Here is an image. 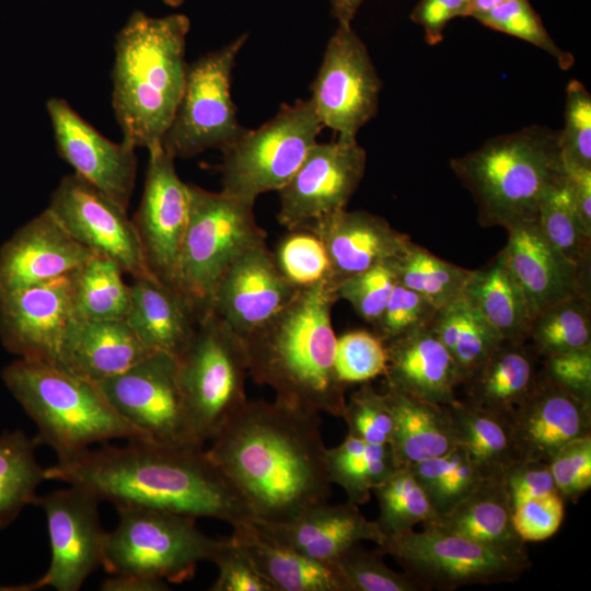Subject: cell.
<instances>
[{"mask_svg": "<svg viewBox=\"0 0 591 591\" xmlns=\"http://www.w3.org/2000/svg\"><path fill=\"white\" fill-rule=\"evenodd\" d=\"M321 427L318 413L278 399L246 401L207 451L252 519L288 521L332 495Z\"/></svg>", "mask_w": 591, "mask_h": 591, "instance_id": "cell-1", "label": "cell"}, {"mask_svg": "<svg viewBox=\"0 0 591 591\" xmlns=\"http://www.w3.org/2000/svg\"><path fill=\"white\" fill-rule=\"evenodd\" d=\"M45 479L84 487L115 507H141L234 525L253 518L236 487L202 445L129 440L45 468Z\"/></svg>", "mask_w": 591, "mask_h": 591, "instance_id": "cell-2", "label": "cell"}, {"mask_svg": "<svg viewBox=\"0 0 591 591\" xmlns=\"http://www.w3.org/2000/svg\"><path fill=\"white\" fill-rule=\"evenodd\" d=\"M335 287L323 280L300 289L267 324L244 341L248 376L270 386L276 399L341 417L345 389L335 370L332 309Z\"/></svg>", "mask_w": 591, "mask_h": 591, "instance_id": "cell-3", "label": "cell"}, {"mask_svg": "<svg viewBox=\"0 0 591 591\" xmlns=\"http://www.w3.org/2000/svg\"><path fill=\"white\" fill-rule=\"evenodd\" d=\"M190 22L134 11L115 38L112 106L123 140L147 150L161 144L181 96Z\"/></svg>", "mask_w": 591, "mask_h": 591, "instance_id": "cell-4", "label": "cell"}, {"mask_svg": "<svg viewBox=\"0 0 591 591\" xmlns=\"http://www.w3.org/2000/svg\"><path fill=\"white\" fill-rule=\"evenodd\" d=\"M471 193L483 227L535 219L546 194L565 178L558 130L532 125L486 140L450 161Z\"/></svg>", "mask_w": 591, "mask_h": 591, "instance_id": "cell-5", "label": "cell"}, {"mask_svg": "<svg viewBox=\"0 0 591 591\" xmlns=\"http://www.w3.org/2000/svg\"><path fill=\"white\" fill-rule=\"evenodd\" d=\"M1 376L35 422L38 445H49L58 461L111 439L150 440L114 409L94 383L56 364L20 358L4 367Z\"/></svg>", "mask_w": 591, "mask_h": 591, "instance_id": "cell-6", "label": "cell"}, {"mask_svg": "<svg viewBox=\"0 0 591 591\" xmlns=\"http://www.w3.org/2000/svg\"><path fill=\"white\" fill-rule=\"evenodd\" d=\"M116 528L105 532L101 566L109 575H138L172 583L212 561L222 540L202 533L193 517L141 507H116Z\"/></svg>", "mask_w": 591, "mask_h": 591, "instance_id": "cell-7", "label": "cell"}, {"mask_svg": "<svg viewBox=\"0 0 591 591\" xmlns=\"http://www.w3.org/2000/svg\"><path fill=\"white\" fill-rule=\"evenodd\" d=\"M190 210L176 273V289L198 318L209 313L213 290L244 250L266 240L254 205L190 185Z\"/></svg>", "mask_w": 591, "mask_h": 591, "instance_id": "cell-8", "label": "cell"}, {"mask_svg": "<svg viewBox=\"0 0 591 591\" xmlns=\"http://www.w3.org/2000/svg\"><path fill=\"white\" fill-rule=\"evenodd\" d=\"M177 359V374L193 432L201 444L212 440L247 401L244 341L215 314L198 321Z\"/></svg>", "mask_w": 591, "mask_h": 591, "instance_id": "cell-9", "label": "cell"}, {"mask_svg": "<svg viewBox=\"0 0 591 591\" xmlns=\"http://www.w3.org/2000/svg\"><path fill=\"white\" fill-rule=\"evenodd\" d=\"M323 126L311 100L283 104L257 129L222 149L221 192L254 205L264 193L281 189L298 171Z\"/></svg>", "mask_w": 591, "mask_h": 591, "instance_id": "cell-10", "label": "cell"}, {"mask_svg": "<svg viewBox=\"0 0 591 591\" xmlns=\"http://www.w3.org/2000/svg\"><path fill=\"white\" fill-rule=\"evenodd\" d=\"M386 535L378 549L392 556L420 590L511 582L530 567L528 553H509L431 525Z\"/></svg>", "mask_w": 591, "mask_h": 591, "instance_id": "cell-11", "label": "cell"}, {"mask_svg": "<svg viewBox=\"0 0 591 591\" xmlns=\"http://www.w3.org/2000/svg\"><path fill=\"white\" fill-rule=\"evenodd\" d=\"M247 35L187 65L183 94L161 146L174 159L207 149H224L244 131L236 117L230 85L236 56Z\"/></svg>", "mask_w": 591, "mask_h": 591, "instance_id": "cell-12", "label": "cell"}, {"mask_svg": "<svg viewBox=\"0 0 591 591\" xmlns=\"http://www.w3.org/2000/svg\"><path fill=\"white\" fill-rule=\"evenodd\" d=\"M94 384L114 409L150 440L204 445L187 416L174 356L151 352L126 371Z\"/></svg>", "mask_w": 591, "mask_h": 591, "instance_id": "cell-13", "label": "cell"}, {"mask_svg": "<svg viewBox=\"0 0 591 591\" xmlns=\"http://www.w3.org/2000/svg\"><path fill=\"white\" fill-rule=\"evenodd\" d=\"M381 88L367 46L350 24L339 23L311 86L310 100L322 126L339 139L357 140L378 112Z\"/></svg>", "mask_w": 591, "mask_h": 591, "instance_id": "cell-14", "label": "cell"}, {"mask_svg": "<svg viewBox=\"0 0 591 591\" xmlns=\"http://www.w3.org/2000/svg\"><path fill=\"white\" fill-rule=\"evenodd\" d=\"M90 252L115 262L132 279L152 275L127 209L77 174L62 177L47 207Z\"/></svg>", "mask_w": 591, "mask_h": 591, "instance_id": "cell-15", "label": "cell"}, {"mask_svg": "<svg viewBox=\"0 0 591 591\" xmlns=\"http://www.w3.org/2000/svg\"><path fill=\"white\" fill-rule=\"evenodd\" d=\"M366 165L367 152L357 140L315 142L278 190V221L287 230L308 228L345 209L363 178Z\"/></svg>", "mask_w": 591, "mask_h": 591, "instance_id": "cell-16", "label": "cell"}, {"mask_svg": "<svg viewBox=\"0 0 591 591\" xmlns=\"http://www.w3.org/2000/svg\"><path fill=\"white\" fill-rule=\"evenodd\" d=\"M100 499L89 489L70 485L39 497L47 520L51 559L35 582L37 589L78 591L102 563L105 532L99 517Z\"/></svg>", "mask_w": 591, "mask_h": 591, "instance_id": "cell-17", "label": "cell"}, {"mask_svg": "<svg viewBox=\"0 0 591 591\" xmlns=\"http://www.w3.org/2000/svg\"><path fill=\"white\" fill-rule=\"evenodd\" d=\"M148 152L143 193L132 222L149 270L176 289L177 265L190 210V185L179 178L175 159L161 144Z\"/></svg>", "mask_w": 591, "mask_h": 591, "instance_id": "cell-18", "label": "cell"}, {"mask_svg": "<svg viewBox=\"0 0 591 591\" xmlns=\"http://www.w3.org/2000/svg\"><path fill=\"white\" fill-rule=\"evenodd\" d=\"M299 290L278 270L264 240L244 250L227 267L213 290L209 313L245 340L275 317Z\"/></svg>", "mask_w": 591, "mask_h": 591, "instance_id": "cell-19", "label": "cell"}, {"mask_svg": "<svg viewBox=\"0 0 591 591\" xmlns=\"http://www.w3.org/2000/svg\"><path fill=\"white\" fill-rule=\"evenodd\" d=\"M72 273L0 293V339L8 351L57 366L63 335L76 316Z\"/></svg>", "mask_w": 591, "mask_h": 591, "instance_id": "cell-20", "label": "cell"}, {"mask_svg": "<svg viewBox=\"0 0 591 591\" xmlns=\"http://www.w3.org/2000/svg\"><path fill=\"white\" fill-rule=\"evenodd\" d=\"M59 155L108 198L128 209L137 176V155L128 142H114L59 97L47 101Z\"/></svg>", "mask_w": 591, "mask_h": 591, "instance_id": "cell-21", "label": "cell"}, {"mask_svg": "<svg viewBox=\"0 0 591 591\" xmlns=\"http://www.w3.org/2000/svg\"><path fill=\"white\" fill-rule=\"evenodd\" d=\"M92 255L46 208L1 246L0 293L68 275Z\"/></svg>", "mask_w": 591, "mask_h": 591, "instance_id": "cell-22", "label": "cell"}, {"mask_svg": "<svg viewBox=\"0 0 591 591\" xmlns=\"http://www.w3.org/2000/svg\"><path fill=\"white\" fill-rule=\"evenodd\" d=\"M520 460L548 463L570 442L591 434V403L540 375L535 387L511 418Z\"/></svg>", "mask_w": 591, "mask_h": 591, "instance_id": "cell-23", "label": "cell"}, {"mask_svg": "<svg viewBox=\"0 0 591 591\" xmlns=\"http://www.w3.org/2000/svg\"><path fill=\"white\" fill-rule=\"evenodd\" d=\"M506 230L508 241L502 251L533 317L573 294H590L589 277L547 241L536 218Z\"/></svg>", "mask_w": 591, "mask_h": 591, "instance_id": "cell-24", "label": "cell"}, {"mask_svg": "<svg viewBox=\"0 0 591 591\" xmlns=\"http://www.w3.org/2000/svg\"><path fill=\"white\" fill-rule=\"evenodd\" d=\"M257 531L267 538L322 563H333L343 552L361 541L381 544L385 535L376 521H370L357 505L312 507L282 522L251 519Z\"/></svg>", "mask_w": 591, "mask_h": 591, "instance_id": "cell-25", "label": "cell"}, {"mask_svg": "<svg viewBox=\"0 0 591 591\" xmlns=\"http://www.w3.org/2000/svg\"><path fill=\"white\" fill-rule=\"evenodd\" d=\"M305 229L317 234L326 248L331 265L328 280L334 287L374 265L397 258L412 241L383 217L346 208Z\"/></svg>", "mask_w": 591, "mask_h": 591, "instance_id": "cell-26", "label": "cell"}, {"mask_svg": "<svg viewBox=\"0 0 591 591\" xmlns=\"http://www.w3.org/2000/svg\"><path fill=\"white\" fill-rule=\"evenodd\" d=\"M151 352L126 320L94 321L74 316L63 335L57 366L99 383L126 371Z\"/></svg>", "mask_w": 591, "mask_h": 591, "instance_id": "cell-27", "label": "cell"}, {"mask_svg": "<svg viewBox=\"0 0 591 591\" xmlns=\"http://www.w3.org/2000/svg\"><path fill=\"white\" fill-rule=\"evenodd\" d=\"M385 347V385L445 406L457 399L459 370L431 326L402 335Z\"/></svg>", "mask_w": 591, "mask_h": 591, "instance_id": "cell-28", "label": "cell"}, {"mask_svg": "<svg viewBox=\"0 0 591 591\" xmlns=\"http://www.w3.org/2000/svg\"><path fill=\"white\" fill-rule=\"evenodd\" d=\"M126 316L139 340L150 350L178 358L189 344L198 316L190 302L153 275L134 279Z\"/></svg>", "mask_w": 591, "mask_h": 591, "instance_id": "cell-29", "label": "cell"}, {"mask_svg": "<svg viewBox=\"0 0 591 591\" xmlns=\"http://www.w3.org/2000/svg\"><path fill=\"white\" fill-rule=\"evenodd\" d=\"M536 356L525 341L502 340L463 381L465 402L511 421L537 383Z\"/></svg>", "mask_w": 591, "mask_h": 591, "instance_id": "cell-30", "label": "cell"}, {"mask_svg": "<svg viewBox=\"0 0 591 591\" xmlns=\"http://www.w3.org/2000/svg\"><path fill=\"white\" fill-rule=\"evenodd\" d=\"M393 417L391 449L401 467L441 456L455 445L449 407L385 385Z\"/></svg>", "mask_w": 591, "mask_h": 591, "instance_id": "cell-31", "label": "cell"}, {"mask_svg": "<svg viewBox=\"0 0 591 591\" xmlns=\"http://www.w3.org/2000/svg\"><path fill=\"white\" fill-rule=\"evenodd\" d=\"M230 536L274 591H346L335 566L309 558L263 534L250 520L234 525Z\"/></svg>", "mask_w": 591, "mask_h": 591, "instance_id": "cell-32", "label": "cell"}, {"mask_svg": "<svg viewBox=\"0 0 591 591\" xmlns=\"http://www.w3.org/2000/svg\"><path fill=\"white\" fill-rule=\"evenodd\" d=\"M512 506L501 477L489 478L434 521L424 524L509 553H528L515 533Z\"/></svg>", "mask_w": 591, "mask_h": 591, "instance_id": "cell-33", "label": "cell"}, {"mask_svg": "<svg viewBox=\"0 0 591 591\" xmlns=\"http://www.w3.org/2000/svg\"><path fill=\"white\" fill-rule=\"evenodd\" d=\"M463 297L502 339H529L533 315L502 250L484 267L471 270Z\"/></svg>", "mask_w": 591, "mask_h": 591, "instance_id": "cell-34", "label": "cell"}, {"mask_svg": "<svg viewBox=\"0 0 591 591\" xmlns=\"http://www.w3.org/2000/svg\"><path fill=\"white\" fill-rule=\"evenodd\" d=\"M448 407L456 445L488 476L502 477L520 460L509 419L460 399Z\"/></svg>", "mask_w": 591, "mask_h": 591, "instance_id": "cell-35", "label": "cell"}, {"mask_svg": "<svg viewBox=\"0 0 591 591\" xmlns=\"http://www.w3.org/2000/svg\"><path fill=\"white\" fill-rule=\"evenodd\" d=\"M399 467L390 444L369 443L350 434L326 450L331 483L339 485L347 501L357 506L369 501L372 490Z\"/></svg>", "mask_w": 591, "mask_h": 591, "instance_id": "cell-36", "label": "cell"}, {"mask_svg": "<svg viewBox=\"0 0 591 591\" xmlns=\"http://www.w3.org/2000/svg\"><path fill=\"white\" fill-rule=\"evenodd\" d=\"M430 326L452 357L462 383L505 340L463 294L439 309Z\"/></svg>", "mask_w": 591, "mask_h": 591, "instance_id": "cell-37", "label": "cell"}, {"mask_svg": "<svg viewBox=\"0 0 591 591\" xmlns=\"http://www.w3.org/2000/svg\"><path fill=\"white\" fill-rule=\"evenodd\" d=\"M124 271L107 257L93 254L72 273L74 315L94 321L125 320L130 309V286Z\"/></svg>", "mask_w": 591, "mask_h": 591, "instance_id": "cell-38", "label": "cell"}, {"mask_svg": "<svg viewBox=\"0 0 591 591\" xmlns=\"http://www.w3.org/2000/svg\"><path fill=\"white\" fill-rule=\"evenodd\" d=\"M37 445L21 430L0 436V529L37 503L36 489L45 480V468L35 459Z\"/></svg>", "mask_w": 591, "mask_h": 591, "instance_id": "cell-39", "label": "cell"}, {"mask_svg": "<svg viewBox=\"0 0 591 591\" xmlns=\"http://www.w3.org/2000/svg\"><path fill=\"white\" fill-rule=\"evenodd\" d=\"M438 517L447 513L489 478L460 445L409 466ZM499 478V477H498Z\"/></svg>", "mask_w": 591, "mask_h": 591, "instance_id": "cell-40", "label": "cell"}, {"mask_svg": "<svg viewBox=\"0 0 591 591\" xmlns=\"http://www.w3.org/2000/svg\"><path fill=\"white\" fill-rule=\"evenodd\" d=\"M395 268L397 282L420 294L437 310L463 294L471 273L412 241L395 259Z\"/></svg>", "mask_w": 591, "mask_h": 591, "instance_id": "cell-41", "label": "cell"}, {"mask_svg": "<svg viewBox=\"0 0 591 591\" xmlns=\"http://www.w3.org/2000/svg\"><path fill=\"white\" fill-rule=\"evenodd\" d=\"M529 339L543 358L591 346L590 294H573L536 314Z\"/></svg>", "mask_w": 591, "mask_h": 591, "instance_id": "cell-42", "label": "cell"}, {"mask_svg": "<svg viewBox=\"0 0 591 591\" xmlns=\"http://www.w3.org/2000/svg\"><path fill=\"white\" fill-rule=\"evenodd\" d=\"M565 178L543 198L536 221L547 241L589 277L591 233L575 209Z\"/></svg>", "mask_w": 591, "mask_h": 591, "instance_id": "cell-43", "label": "cell"}, {"mask_svg": "<svg viewBox=\"0 0 591 591\" xmlns=\"http://www.w3.org/2000/svg\"><path fill=\"white\" fill-rule=\"evenodd\" d=\"M372 493L380 506L376 523L385 536L414 530L415 525H424L438 518L409 467L396 470Z\"/></svg>", "mask_w": 591, "mask_h": 591, "instance_id": "cell-44", "label": "cell"}, {"mask_svg": "<svg viewBox=\"0 0 591 591\" xmlns=\"http://www.w3.org/2000/svg\"><path fill=\"white\" fill-rule=\"evenodd\" d=\"M273 254L278 270L298 289L329 279L331 265L326 248L310 229L288 230Z\"/></svg>", "mask_w": 591, "mask_h": 591, "instance_id": "cell-45", "label": "cell"}, {"mask_svg": "<svg viewBox=\"0 0 591 591\" xmlns=\"http://www.w3.org/2000/svg\"><path fill=\"white\" fill-rule=\"evenodd\" d=\"M379 549L364 548L360 542L343 552L332 564L346 591H419L406 572L392 570Z\"/></svg>", "mask_w": 591, "mask_h": 591, "instance_id": "cell-46", "label": "cell"}, {"mask_svg": "<svg viewBox=\"0 0 591 591\" xmlns=\"http://www.w3.org/2000/svg\"><path fill=\"white\" fill-rule=\"evenodd\" d=\"M483 25L525 40L551 55L563 70L575 63L573 55L561 49L546 31L529 0H510L477 19Z\"/></svg>", "mask_w": 591, "mask_h": 591, "instance_id": "cell-47", "label": "cell"}, {"mask_svg": "<svg viewBox=\"0 0 591 591\" xmlns=\"http://www.w3.org/2000/svg\"><path fill=\"white\" fill-rule=\"evenodd\" d=\"M385 344L373 332H346L336 340L335 370L341 384L364 383L385 374Z\"/></svg>", "mask_w": 591, "mask_h": 591, "instance_id": "cell-48", "label": "cell"}, {"mask_svg": "<svg viewBox=\"0 0 591 591\" xmlns=\"http://www.w3.org/2000/svg\"><path fill=\"white\" fill-rule=\"evenodd\" d=\"M395 259L380 263L340 281L335 287L337 300L349 302L355 312L373 326L397 283Z\"/></svg>", "mask_w": 591, "mask_h": 591, "instance_id": "cell-49", "label": "cell"}, {"mask_svg": "<svg viewBox=\"0 0 591 591\" xmlns=\"http://www.w3.org/2000/svg\"><path fill=\"white\" fill-rule=\"evenodd\" d=\"M564 117L558 131L564 166L591 169V94L578 80L567 84Z\"/></svg>", "mask_w": 591, "mask_h": 591, "instance_id": "cell-50", "label": "cell"}, {"mask_svg": "<svg viewBox=\"0 0 591 591\" xmlns=\"http://www.w3.org/2000/svg\"><path fill=\"white\" fill-rule=\"evenodd\" d=\"M348 434L374 444H390L393 417L386 398L370 382H364L346 401L341 416Z\"/></svg>", "mask_w": 591, "mask_h": 591, "instance_id": "cell-51", "label": "cell"}, {"mask_svg": "<svg viewBox=\"0 0 591 591\" xmlns=\"http://www.w3.org/2000/svg\"><path fill=\"white\" fill-rule=\"evenodd\" d=\"M438 310L415 291L396 283L386 305L373 325L385 344L418 328L430 326Z\"/></svg>", "mask_w": 591, "mask_h": 591, "instance_id": "cell-52", "label": "cell"}, {"mask_svg": "<svg viewBox=\"0 0 591 591\" xmlns=\"http://www.w3.org/2000/svg\"><path fill=\"white\" fill-rule=\"evenodd\" d=\"M548 466L559 496L578 500L591 488V434L565 445Z\"/></svg>", "mask_w": 591, "mask_h": 591, "instance_id": "cell-53", "label": "cell"}, {"mask_svg": "<svg viewBox=\"0 0 591 591\" xmlns=\"http://www.w3.org/2000/svg\"><path fill=\"white\" fill-rule=\"evenodd\" d=\"M564 514L565 500L556 493L515 506L511 521L515 533L524 543L541 542L559 530Z\"/></svg>", "mask_w": 591, "mask_h": 591, "instance_id": "cell-54", "label": "cell"}, {"mask_svg": "<svg viewBox=\"0 0 591 591\" xmlns=\"http://www.w3.org/2000/svg\"><path fill=\"white\" fill-rule=\"evenodd\" d=\"M212 563L219 572L210 591H274L273 586L231 537L222 540Z\"/></svg>", "mask_w": 591, "mask_h": 591, "instance_id": "cell-55", "label": "cell"}, {"mask_svg": "<svg viewBox=\"0 0 591 591\" xmlns=\"http://www.w3.org/2000/svg\"><path fill=\"white\" fill-rule=\"evenodd\" d=\"M543 359V379L591 403V346Z\"/></svg>", "mask_w": 591, "mask_h": 591, "instance_id": "cell-56", "label": "cell"}, {"mask_svg": "<svg viewBox=\"0 0 591 591\" xmlns=\"http://www.w3.org/2000/svg\"><path fill=\"white\" fill-rule=\"evenodd\" d=\"M501 480L512 509L524 501L557 493L546 462L518 460L505 471Z\"/></svg>", "mask_w": 591, "mask_h": 591, "instance_id": "cell-57", "label": "cell"}, {"mask_svg": "<svg viewBox=\"0 0 591 591\" xmlns=\"http://www.w3.org/2000/svg\"><path fill=\"white\" fill-rule=\"evenodd\" d=\"M468 3L470 0H419L410 19L422 27L426 42L437 45L451 20L466 16Z\"/></svg>", "mask_w": 591, "mask_h": 591, "instance_id": "cell-58", "label": "cell"}, {"mask_svg": "<svg viewBox=\"0 0 591 591\" xmlns=\"http://www.w3.org/2000/svg\"><path fill=\"white\" fill-rule=\"evenodd\" d=\"M565 172L575 209L586 230L591 233V169L565 167Z\"/></svg>", "mask_w": 591, "mask_h": 591, "instance_id": "cell-59", "label": "cell"}, {"mask_svg": "<svg viewBox=\"0 0 591 591\" xmlns=\"http://www.w3.org/2000/svg\"><path fill=\"white\" fill-rule=\"evenodd\" d=\"M100 589L102 591H164L167 582L160 579L138 575H112L106 578Z\"/></svg>", "mask_w": 591, "mask_h": 591, "instance_id": "cell-60", "label": "cell"}, {"mask_svg": "<svg viewBox=\"0 0 591 591\" xmlns=\"http://www.w3.org/2000/svg\"><path fill=\"white\" fill-rule=\"evenodd\" d=\"M364 0H331L332 14L339 23L350 24Z\"/></svg>", "mask_w": 591, "mask_h": 591, "instance_id": "cell-61", "label": "cell"}, {"mask_svg": "<svg viewBox=\"0 0 591 591\" xmlns=\"http://www.w3.org/2000/svg\"><path fill=\"white\" fill-rule=\"evenodd\" d=\"M510 0H470L466 16L475 20Z\"/></svg>", "mask_w": 591, "mask_h": 591, "instance_id": "cell-62", "label": "cell"}, {"mask_svg": "<svg viewBox=\"0 0 591 591\" xmlns=\"http://www.w3.org/2000/svg\"><path fill=\"white\" fill-rule=\"evenodd\" d=\"M36 589L35 582L20 586H0V591H31Z\"/></svg>", "mask_w": 591, "mask_h": 591, "instance_id": "cell-63", "label": "cell"}, {"mask_svg": "<svg viewBox=\"0 0 591 591\" xmlns=\"http://www.w3.org/2000/svg\"><path fill=\"white\" fill-rule=\"evenodd\" d=\"M164 3L172 8H177L183 4L184 0H163Z\"/></svg>", "mask_w": 591, "mask_h": 591, "instance_id": "cell-64", "label": "cell"}]
</instances>
